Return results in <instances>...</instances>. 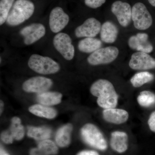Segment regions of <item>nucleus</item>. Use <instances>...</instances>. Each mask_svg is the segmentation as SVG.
<instances>
[{
    "label": "nucleus",
    "instance_id": "423d86ee",
    "mask_svg": "<svg viewBox=\"0 0 155 155\" xmlns=\"http://www.w3.org/2000/svg\"><path fill=\"white\" fill-rule=\"evenodd\" d=\"M119 54V50L116 47L101 48L91 53L87 58V61L93 66L109 64L116 60Z\"/></svg>",
    "mask_w": 155,
    "mask_h": 155
},
{
    "label": "nucleus",
    "instance_id": "dca6fc26",
    "mask_svg": "<svg viewBox=\"0 0 155 155\" xmlns=\"http://www.w3.org/2000/svg\"><path fill=\"white\" fill-rule=\"evenodd\" d=\"M128 135L125 132L114 131L111 133L110 142L111 148L117 152H125L128 148Z\"/></svg>",
    "mask_w": 155,
    "mask_h": 155
},
{
    "label": "nucleus",
    "instance_id": "412c9836",
    "mask_svg": "<svg viewBox=\"0 0 155 155\" xmlns=\"http://www.w3.org/2000/svg\"><path fill=\"white\" fill-rule=\"evenodd\" d=\"M29 111L31 114L39 117L52 119L57 115L55 110L43 105L36 104L30 107Z\"/></svg>",
    "mask_w": 155,
    "mask_h": 155
},
{
    "label": "nucleus",
    "instance_id": "4be33fe9",
    "mask_svg": "<svg viewBox=\"0 0 155 155\" xmlns=\"http://www.w3.org/2000/svg\"><path fill=\"white\" fill-rule=\"evenodd\" d=\"M51 130L45 127H35L29 126L28 127L27 135L36 140H41L48 139L51 137Z\"/></svg>",
    "mask_w": 155,
    "mask_h": 155
},
{
    "label": "nucleus",
    "instance_id": "0eeeda50",
    "mask_svg": "<svg viewBox=\"0 0 155 155\" xmlns=\"http://www.w3.org/2000/svg\"><path fill=\"white\" fill-rule=\"evenodd\" d=\"M53 45L64 59L71 61L74 58L75 48L69 35L63 32L57 34L53 39Z\"/></svg>",
    "mask_w": 155,
    "mask_h": 155
},
{
    "label": "nucleus",
    "instance_id": "f704fd0d",
    "mask_svg": "<svg viewBox=\"0 0 155 155\" xmlns=\"http://www.w3.org/2000/svg\"><path fill=\"white\" fill-rule=\"evenodd\" d=\"M1 155H8V154L6 153H5V152L4 151V150H1Z\"/></svg>",
    "mask_w": 155,
    "mask_h": 155
},
{
    "label": "nucleus",
    "instance_id": "f257e3e1",
    "mask_svg": "<svg viewBox=\"0 0 155 155\" xmlns=\"http://www.w3.org/2000/svg\"><path fill=\"white\" fill-rule=\"evenodd\" d=\"M90 91L97 97V103L103 109L116 108L118 104L119 96L109 81L103 79L96 81L91 87Z\"/></svg>",
    "mask_w": 155,
    "mask_h": 155
},
{
    "label": "nucleus",
    "instance_id": "f3484780",
    "mask_svg": "<svg viewBox=\"0 0 155 155\" xmlns=\"http://www.w3.org/2000/svg\"><path fill=\"white\" fill-rule=\"evenodd\" d=\"M118 33L117 26L111 21H106L102 25L100 36L102 41L111 44L116 41Z\"/></svg>",
    "mask_w": 155,
    "mask_h": 155
},
{
    "label": "nucleus",
    "instance_id": "6e6552de",
    "mask_svg": "<svg viewBox=\"0 0 155 155\" xmlns=\"http://www.w3.org/2000/svg\"><path fill=\"white\" fill-rule=\"evenodd\" d=\"M111 11L122 26L126 27L129 25L132 20V8L130 4L121 1H116L112 4Z\"/></svg>",
    "mask_w": 155,
    "mask_h": 155
},
{
    "label": "nucleus",
    "instance_id": "b1692460",
    "mask_svg": "<svg viewBox=\"0 0 155 155\" xmlns=\"http://www.w3.org/2000/svg\"><path fill=\"white\" fill-rule=\"evenodd\" d=\"M11 125L10 131L13 137L17 140H20L23 138L25 134V129L21 124V121L19 118L14 117L11 120Z\"/></svg>",
    "mask_w": 155,
    "mask_h": 155
},
{
    "label": "nucleus",
    "instance_id": "6ab92c4d",
    "mask_svg": "<svg viewBox=\"0 0 155 155\" xmlns=\"http://www.w3.org/2000/svg\"><path fill=\"white\" fill-rule=\"evenodd\" d=\"M62 94L57 92H45L38 94L37 101L39 103L45 106L58 104L61 102Z\"/></svg>",
    "mask_w": 155,
    "mask_h": 155
},
{
    "label": "nucleus",
    "instance_id": "5701e85b",
    "mask_svg": "<svg viewBox=\"0 0 155 155\" xmlns=\"http://www.w3.org/2000/svg\"><path fill=\"white\" fill-rule=\"evenodd\" d=\"M154 76L152 73L148 72H141L136 73L130 79V81L133 87H140L149 82L153 81Z\"/></svg>",
    "mask_w": 155,
    "mask_h": 155
},
{
    "label": "nucleus",
    "instance_id": "f03ea898",
    "mask_svg": "<svg viewBox=\"0 0 155 155\" xmlns=\"http://www.w3.org/2000/svg\"><path fill=\"white\" fill-rule=\"evenodd\" d=\"M35 8L34 4L29 0H16L6 20L7 24L15 26L22 24L33 15Z\"/></svg>",
    "mask_w": 155,
    "mask_h": 155
},
{
    "label": "nucleus",
    "instance_id": "bb28decb",
    "mask_svg": "<svg viewBox=\"0 0 155 155\" xmlns=\"http://www.w3.org/2000/svg\"><path fill=\"white\" fill-rule=\"evenodd\" d=\"M38 148L47 155L56 154L58 152V148L51 140H45L39 143Z\"/></svg>",
    "mask_w": 155,
    "mask_h": 155
},
{
    "label": "nucleus",
    "instance_id": "9b49d317",
    "mask_svg": "<svg viewBox=\"0 0 155 155\" xmlns=\"http://www.w3.org/2000/svg\"><path fill=\"white\" fill-rule=\"evenodd\" d=\"M69 21V15L61 7H56L50 13L49 20L50 29L54 33H58L68 25Z\"/></svg>",
    "mask_w": 155,
    "mask_h": 155
},
{
    "label": "nucleus",
    "instance_id": "c756f323",
    "mask_svg": "<svg viewBox=\"0 0 155 155\" xmlns=\"http://www.w3.org/2000/svg\"><path fill=\"white\" fill-rule=\"evenodd\" d=\"M148 125L150 130L155 133V111H153L150 115L148 120Z\"/></svg>",
    "mask_w": 155,
    "mask_h": 155
},
{
    "label": "nucleus",
    "instance_id": "ddd939ff",
    "mask_svg": "<svg viewBox=\"0 0 155 155\" xmlns=\"http://www.w3.org/2000/svg\"><path fill=\"white\" fill-rule=\"evenodd\" d=\"M101 26L97 19L93 17L88 18L75 28V36L77 38H94L100 32Z\"/></svg>",
    "mask_w": 155,
    "mask_h": 155
},
{
    "label": "nucleus",
    "instance_id": "393cba45",
    "mask_svg": "<svg viewBox=\"0 0 155 155\" xmlns=\"http://www.w3.org/2000/svg\"><path fill=\"white\" fill-rule=\"evenodd\" d=\"M139 104L143 107H149L155 104V94L149 91H143L137 98Z\"/></svg>",
    "mask_w": 155,
    "mask_h": 155
},
{
    "label": "nucleus",
    "instance_id": "c85d7f7f",
    "mask_svg": "<svg viewBox=\"0 0 155 155\" xmlns=\"http://www.w3.org/2000/svg\"><path fill=\"white\" fill-rule=\"evenodd\" d=\"M1 138L3 142L8 144L12 143L14 139L10 130L3 132L1 135Z\"/></svg>",
    "mask_w": 155,
    "mask_h": 155
},
{
    "label": "nucleus",
    "instance_id": "473e14b6",
    "mask_svg": "<svg viewBox=\"0 0 155 155\" xmlns=\"http://www.w3.org/2000/svg\"><path fill=\"white\" fill-rule=\"evenodd\" d=\"M148 1L152 6L155 7V0H148Z\"/></svg>",
    "mask_w": 155,
    "mask_h": 155
},
{
    "label": "nucleus",
    "instance_id": "a878e982",
    "mask_svg": "<svg viewBox=\"0 0 155 155\" xmlns=\"http://www.w3.org/2000/svg\"><path fill=\"white\" fill-rule=\"evenodd\" d=\"M15 0H1L0 1V25L6 22L10 11Z\"/></svg>",
    "mask_w": 155,
    "mask_h": 155
},
{
    "label": "nucleus",
    "instance_id": "4468645a",
    "mask_svg": "<svg viewBox=\"0 0 155 155\" xmlns=\"http://www.w3.org/2000/svg\"><path fill=\"white\" fill-rule=\"evenodd\" d=\"M128 45L132 49L147 54L151 52L153 49L152 45L149 41L148 35L145 33H139L130 37Z\"/></svg>",
    "mask_w": 155,
    "mask_h": 155
},
{
    "label": "nucleus",
    "instance_id": "72a5a7b5",
    "mask_svg": "<svg viewBox=\"0 0 155 155\" xmlns=\"http://www.w3.org/2000/svg\"><path fill=\"white\" fill-rule=\"evenodd\" d=\"M3 107H4V103H3L2 101H1V114L2 113L3 110Z\"/></svg>",
    "mask_w": 155,
    "mask_h": 155
},
{
    "label": "nucleus",
    "instance_id": "a211bd4d",
    "mask_svg": "<svg viewBox=\"0 0 155 155\" xmlns=\"http://www.w3.org/2000/svg\"><path fill=\"white\" fill-rule=\"evenodd\" d=\"M102 43L94 38H85L78 42V48L81 52L92 53L101 48Z\"/></svg>",
    "mask_w": 155,
    "mask_h": 155
},
{
    "label": "nucleus",
    "instance_id": "7c9ffc66",
    "mask_svg": "<svg viewBox=\"0 0 155 155\" xmlns=\"http://www.w3.org/2000/svg\"><path fill=\"white\" fill-rule=\"evenodd\" d=\"M30 155H48L43 152L39 148H34L31 150L30 152Z\"/></svg>",
    "mask_w": 155,
    "mask_h": 155
},
{
    "label": "nucleus",
    "instance_id": "cd10ccee",
    "mask_svg": "<svg viewBox=\"0 0 155 155\" xmlns=\"http://www.w3.org/2000/svg\"><path fill=\"white\" fill-rule=\"evenodd\" d=\"M84 4L87 7L92 9H97L102 6L106 0H84Z\"/></svg>",
    "mask_w": 155,
    "mask_h": 155
},
{
    "label": "nucleus",
    "instance_id": "aec40b11",
    "mask_svg": "<svg viewBox=\"0 0 155 155\" xmlns=\"http://www.w3.org/2000/svg\"><path fill=\"white\" fill-rule=\"evenodd\" d=\"M72 129V124H68L59 129L56 134V141L59 146L65 147L69 145L71 141Z\"/></svg>",
    "mask_w": 155,
    "mask_h": 155
},
{
    "label": "nucleus",
    "instance_id": "f8f14e48",
    "mask_svg": "<svg viewBox=\"0 0 155 155\" xmlns=\"http://www.w3.org/2000/svg\"><path fill=\"white\" fill-rule=\"evenodd\" d=\"M129 66L134 70L154 69L155 68V60L147 53L137 52L131 56Z\"/></svg>",
    "mask_w": 155,
    "mask_h": 155
},
{
    "label": "nucleus",
    "instance_id": "20e7f679",
    "mask_svg": "<svg viewBox=\"0 0 155 155\" xmlns=\"http://www.w3.org/2000/svg\"><path fill=\"white\" fill-rule=\"evenodd\" d=\"M82 139L91 146L101 150L107 148V143L101 130L93 124H87L81 130Z\"/></svg>",
    "mask_w": 155,
    "mask_h": 155
},
{
    "label": "nucleus",
    "instance_id": "9d476101",
    "mask_svg": "<svg viewBox=\"0 0 155 155\" xmlns=\"http://www.w3.org/2000/svg\"><path fill=\"white\" fill-rule=\"evenodd\" d=\"M52 85V81L50 78L36 76L25 81L22 84V89L27 92L40 94L47 91Z\"/></svg>",
    "mask_w": 155,
    "mask_h": 155
},
{
    "label": "nucleus",
    "instance_id": "2eb2a0df",
    "mask_svg": "<svg viewBox=\"0 0 155 155\" xmlns=\"http://www.w3.org/2000/svg\"><path fill=\"white\" fill-rule=\"evenodd\" d=\"M103 116L107 122L116 125L125 123L129 118V114L127 111L116 108L104 109Z\"/></svg>",
    "mask_w": 155,
    "mask_h": 155
},
{
    "label": "nucleus",
    "instance_id": "7ed1b4c3",
    "mask_svg": "<svg viewBox=\"0 0 155 155\" xmlns=\"http://www.w3.org/2000/svg\"><path fill=\"white\" fill-rule=\"evenodd\" d=\"M28 64L31 69L42 75L54 74L61 69L60 65L51 58L36 54L31 56Z\"/></svg>",
    "mask_w": 155,
    "mask_h": 155
},
{
    "label": "nucleus",
    "instance_id": "2f4dec72",
    "mask_svg": "<svg viewBox=\"0 0 155 155\" xmlns=\"http://www.w3.org/2000/svg\"><path fill=\"white\" fill-rule=\"evenodd\" d=\"M77 155H99L97 152L93 150H84L80 152Z\"/></svg>",
    "mask_w": 155,
    "mask_h": 155
},
{
    "label": "nucleus",
    "instance_id": "1a4fd4ad",
    "mask_svg": "<svg viewBox=\"0 0 155 155\" xmlns=\"http://www.w3.org/2000/svg\"><path fill=\"white\" fill-rule=\"evenodd\" d=\"M19 33L23 37L24 44L29 45L44 36L46 29L41 23H32L21 29Z\"/></svg>",
    "mask_w": 155,
    "mask_h": 155
},
{
    "label": "nucleus",
    "instance_id": "39448f33",
    "mask_svg": "<svg viewBox=\"0 0 155 155\" xmlns=\"http://www.w3.org/2000/svg\"><path fill=\"white\" fill-rule=\"evenodd\" d=\"M132 20L134 25L139 30H146L153 24L152 17L143 3H135L132 7Z\"/></svg>",
    "mask_w": 155,
    "mask_h": 155
}]
</instances>
